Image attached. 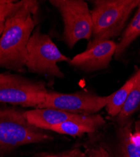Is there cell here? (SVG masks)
I'll list each match as a JSON object with an SVG mask.
<instances>
[{"label": "cell", "instance_id": "cell-11", "mask_svg": "<svg viewBox=\"0 0 140 157\" xmlns=\"http://www.w3.org/2000/svg\"><path fill=\"white\" fill-rule=\"evenodd\" d=\"M118 135L121 157H140V128L133 132L128 122L121 127Z\"/></svg>", "mask_w": 140, "mask_h": 157}, {"label": "cell", "instance_id": "cell-15", "mask_svg": "<svg viewBox=\"0 0 140 157\" xmlns=\"http://www.w3.org/2000/svg\"><path fill=\"white\" fill-rule=\"evenodd\" d=\"M16 2L0 0V38L3 34L6 18L15 6Z\"/></svg>", "mask_w": 140, "mask_h": 157}, {"label": "cell", "instance_id": "cell-12", "mask_svg": "<svg viewBox=\"0 0 140 157\" xmlns=\"http://www.w3.org/2000/svg\"><path fill=\"white\" fill-rule=\"evenodd\" d=\"M134 75V86L121 111L118 115V120L121 126L128 123L131 116L140 106V69Z\"/></svg>", "mask_w": 140, "mask_h": 157}, {"label": "cell", "instance_id": "cell-18", "mask_svg": "<svg viewBox=\"0 0 140 157\" xmlns=\"http://www.w3.org/2000/svg\"><path fill=\"white\" fill-rule=\"evenodd\" d=\"M43 157H70V156H52V155H47Z\"/></svg>", "mask_w": 140, "mask_h": 157}, {"label": "cell", "instance_id": "cell-6", "mask_svg": "<svg viewBox=\"0 0 140 157\" xmlns=\"http://www.w3.org/2000/svg\"><path fill=\"white\" fill-rule=\"evenodd\" d=\"M110 98L87 91L72 94L47 92L44 101L35 108H50L80 115H90L106 107Z\"/></svg>", "mask_w": 140, "mask_h": 157}, {"label": "cell", "instance_id": "cell-5", "mask_svg": "<svg viewBox=\"0 0 140 157\" xmlns=\"http://www.w3.org/2000/svg\"><path fill=\"white\" fill-rule=\"evenodd\" d=\"M60 13L64 22L62 38L72 48L80 40H90L93 22L87 3L82 0H50Z\"/></svg>", "mask_w": 140, "mask_h": 157}, {"label": "cell", "instance_id": "cell-1", "mask_svg": "<svg viewBox=\"0 0 140 157\" xmlns=\"http://www.w3.org/2000/svg\"><path fill=\"white\" fill-rule=\"evenodd\" d=\"M39 5L35 0L15 2L6 18L0 38V69L18 72L25 71L28 59L27 45L38 23Z\"/></svg>", "mask_w": 140, "mask_h": 157}, {"label": "cell", "instance_id": "cell-16", "mask_svg": "<svg viewBox=\"0 0 140 157\" xmlns=\"http://www.w3.org/2000/svg\"><path fill=\"white\" fill-rule=\"evenodd\" d=\"M27 79V78H25L22 75H20L18 74H11L9 72L0 74V84L18 82Z\"/></svg>", "mask_w": 140, "mask_h": 157}, {"label": "cell", "instance_id": "cell-7", "mask_svg": "<svg viewBox=\"0 0 140 157\" xmlns=\"http://www.w3.org/2000/svg\"><path fill=\"white\" fill-rule=\"evenodd\" d=\"M47 90L42 81L27 79L0 84V102L23 107L36 108L45 100Z\"/></svg>", "mask_w": 140, "mask_h": 157}, {"label": "cell", "instance_id": "cell-3", "mask_svg": "<svg viewBox=\"0 0 140 157\" xmlns=\"http://www.w3.org/2000/svg\"><path fill=\"white\" fill-rule=\"evenodd\" d=\"M27 50L28 59L25 67L29 72L50 77H65L58 63L69 62L71 59L61 54L50 36L41 32L40 27L33 31Z\"/></svg>", "mask_w": 140, "mask_h": 157}, {"label": "cell", "instance_id": "cell-8", "mask_svg": "<svg viewBox=\"0 0 140 157\" xmlns=\"http://www.w3.org/2000/svg\"><path fill=\"white\" fill-rule=\"evenodd\" d=\"M117 44L111 40L98 42L87 46L85 51L74 56L68 62L71 66L85 72H92L107 68Z\"/></svg>", "mask_w": 140, "mask_h": 157}, {"label": "cell", "instance_id": "cell-17", "mask_svg": "<svg viewBox=\"0 0 140 157\" xmlns=\"http://www.w3.org/2000/svg\"><path fill=\"white\" fill-rule=\"evenodd\" d=\"M88 155L90 157H110L108 152L101 147L96 149H92L89 151Z\"/></svg>", "mask_w": 140, "mask_h": 157}, {"label": "cell", "instance_id": "cell-2", "mask_svg": "<svg viewBox=\"0 0 140 157\" xmlns=\"http://www.w3.org/2000/svg\"><path fill=\"white\" fill-rule=\"evenodd\" d=\"M139 2V0L93 1L94 8L90 11L93 32L87 46L118 36Z\"/></svg>", "mask_w": 140, "mask_h": 157}, {"label": "cell", "instance_id": "cell-14", "mask_svg": "<svg viewBox=\"0 0 140 157\" xmlns=\"http://www.w3.org/2000/svg\"><path fill=\"white\" fill-rule=\"evenodd\" d=\"M134 82L135 75L130 78L116 92L110 94V98L106 106L109 115L115 116L119 114L125 102L128 98Z\"/></svg>", "mask_w": 140, "mask_h": 157}, {"label": "cell", "instance_id": "cell-10", "mask_svg": "<svg viewBox=\"0 0 140 157\" xmlns=\"http://www.w3.org/2000/svg\"><path fill=\"white\" fill-rule=\"evenodd\" d=\"M106 123L100 114L81 115L80 117L53 126L50 130L72 136L94 133Z\"/></svg>", "mask_w": 140, "mask_h": 157}, {"label": "cell", "instance_id": "cell-9", "mask_svg": "<svg viewBox=\"0 0 140 157\" xmlns=\"http://www.w3.org/2000/svg\"><path fill=\"white\" fill-rule=\"evenodd\" d=\"M25 118L33 126L50 130L53 126L73 120L81 115L50 108H35L23 112Z\"/></svg>", "mask_w": 140, "mask_h": 157}, {"label": "cell", "instance_id": "cell-13", "mask_svg": "<svg viewBox=\"0 0 140 157\" xmlns=\"http://www.w3.org/2000/svg\"><path fill=\"white\" fill-rule=\"evenodd\" d=\"M134 18L122 33L121 39L117 44L115 52L116 59L120 58L130 45L140 35V2Z\"/></svg>", "mask_w": 140, "mask_h": 157}, {"label": "cell", "instance_id": "cell-4", "mask_svg": "<svg viewBox=\"0 0 140 157\" xmlns=\"http://www.w3.org/2000/svg\"><path fill=\"white\" fill-rule=\"evenodd\" d=\"M50 138L43 129L30 124L23 113L13 109H0V155Z\"/></svg>", "mask_w": 140, "mask_h": 157}]
</instances>
